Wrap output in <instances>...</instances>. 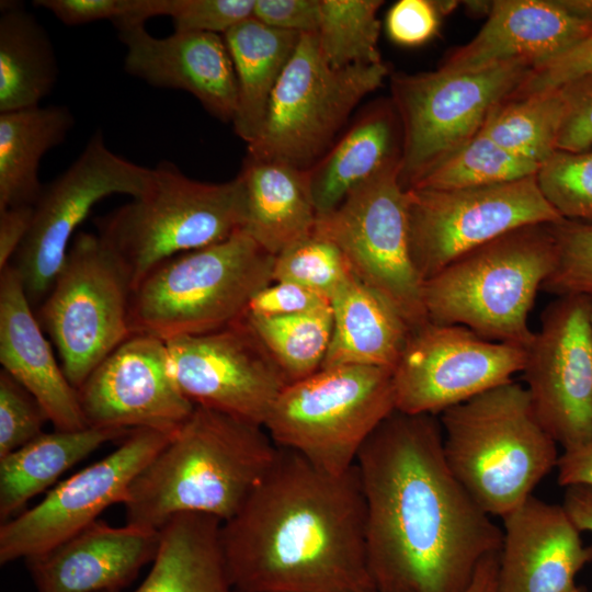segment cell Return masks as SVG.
<instances>
[{
  "mask_svg": "<svg viewBox=\"0 0 592 592\" xmlns=\"http://www.w3.org/2000/svg\"><path fill=\"white\" fill-rule=\"evenodd\" d=\"M355 467L378 592H464L480 561L500 551L502 528L453 475L435 414L395 410Z\"/></svg>",
  "mask_w": 592,
  "mask_h": 592,
  "instance_id": "1",
  "label": "cell"
},
{
  "mask_svg": "<svg viewBox=\"0 0 592 592\" xmlns=\"http://www.w3.org/2000/svg\"><path fill=\"white\" fill-rule=\"evenodd\" d=\"M227 573L238 592H365V503L355 465L327 473L277 446L240 510L221 523Z\"/></svg>",
  "mask_w": 592,
  "mask_h": 592,
  "instance_id": "2",
  "label": "cell"
},
{
  "mask_svg": "<svg viewBox=\"0 0 592 592\" xmlns=\"http://www.w3.org/2000/svg\"><path fill=\"white\" fill-rule=\"evenodd\" d=\"M276 451L263 425L195 406L130 483L126 524L160 530L182 513L225 522L262 480Z\"/></svg>",
  "mask_w": 592,
  "mask_h": 592,
  "instance_id": "3",
  "label": "cell"
},
{
  "mask_svg": "<svg viewBox=\"0 0 592 592\" xmlns=\"http://www.w3.org/2000/svg\"><path fill=\"white\" fill-rule=\"evenodd\" d=\"M446 462L490 516L503 517L555 467L558 444L514 379L440 413Z\"/></svg>",
  "mask_w": 592,
  "mask_h": 592,
  "instance_id": "4",
  "label": "cell"
},
{
  "mask_svg": "<svg viewBox=\"0 0 592 592\" xmlns=\"http://www.w3.org/2000/svg\"><path fill=\"white\" fill-rule=\"evenodd\" d=\"M557 263L551 224L513 229L460 255L424 282L428 319L527 348L528 315Z\"/></svg>",
  "mask_w": 592,
  "mask_h": 592,
  "instance_id": "5",
  "label": "cell"
},
{
  "mask_svg": "<svg viewBox=\"0 0 592 592\" xmlns=\"http://www.w3.org/2000/svg\"><path fill=\"white\" fill-rule=\"evenodd\" d=\"M274 260L240 229L162 262L132 291V333L167 342L242 319L254 295L273 282Z\"/></svg>",
  "mask_w": 592,
  "mask_h": 592,
  "instance_id": "6",
  "label": "cell"
},
{
  "mask_svg": "<svg viewBox=\"0 0 592 592\" xmlns=\"http://www.w3.org/2000/svg\"><path fill=\"white\" fill-rule=\"evenodd\" d=\"M243 220L238 177L224 183L201 182L163 160L153 168L145 194L94 223L133 291L162 262L227 239L242 229Z\"/></svg>",
  "mask_w": 592,
  "mask_h": 592,
  "instance_id": "7",
  "label": "cell"
},
{
  "mask_svg": "<svg viewBox=\"0 0 592 592\" xmlns=\"http://www.w3.org/2000/svg\"><path fill=\"white\" fill-rule=\"evenodd\" d=\"M395 410L391 369L330 366L287 384L263 426L277 446L340 475L355 465L366 440Z\"/></svg>",
  "mask_w": 592,
  "mask_h": 592,
  "instance_id": "8",
  "label": "cell"
},
{
  "mask_svg": "<svg viewBox=\"0 0 592 592\" xmlns=\"http://www.w3.org/2000/svg\"><path fill=\"white\" fill-rule=\"evenodd\" d=\"M387 75L383 61L334 68L321 53L317 34H301L247 156L309 170L334 144L358 103L382 87Z\"/></svg>",
  "mask_w": 592,
  "mask_h": 592,
  "instance_id": "9",
  "label": "cell"
},
{
  "mask_svg": "<svg viewBox=\"0 0 592 592\" xmlns=\"http://www.w3.org/2000/svg\"><path fill=\"white\" fill-rule=\"evenodd\" d=\"M513 60L479 71L394 73L391 103L401 127L399 180L413 186L476 136L490 110L511 98L533 70Z\"/></svg>",
  "mask_w": 592,
  "mask_h": 592,
  "instance_id": "10",
  "label": "cell"
},
{
  "mask_svg": "<svg viewBox=\"0 0 592 592\" xmlns=\"http://www.w3.org/2000/svg\"><path fill=\"white\" fill-rule=\"evenodd\" d=\"M130 295L128 276L99 235L78 232L37 315L77 389L133 334Z\"/></svg>",
  "mask_w": 592,
  "mask_h": 592,
  "instance_id": "11",
  "label": "cell"
},
{
  "mask_svg": "<svg viewBox=\"0 0 592 592\" xmlns=\"http://www.w3.org/2000/svg\"><path fill=\"white\" fill-rule=\"evenodd\" d=\"M399 169L400 162L390 164L318 216L314 234L332 241L353 275L387 300L412 331L429 319L424 282L410 254L408 193Z\"/></svg>",
  "mask_w": 592,
  "mask_h": 592,
  "instance_id": "12",
  "label": "cell"
},
{
  "mask_svg": "<svg viewBox=\"0 0 592 592\" xmlns=\"http://www.w3.org/2000/svg\"><path fill=\"white\" fill-rule=\"evenodd\" d=\"M535 175L485 186L408 189L409 248L423 282L505 232L563 219L543 196Z\"/></svg>",
  "mask_w": 592,
  "mask_h": 592,
  "instance_id": "13",
  "label": "cell"
},
{
  "mask_svg": "<svg viewBox=\"0 0 592 592\" xmlns=\"http://www.w3.org/2000/svg\"><path fill=\"white\" fill-rule=\"evenodd\" d=\"M153 169L113 152L96 129L79 157L47 185L34 204L31 229L11 265L32 306L42 304L59 273L77 227L94 205L113 194H145Z\"/></svg>",
  "mask_w": 592,
  "mask_h": 592,
  "instance_id": "14",
  "label": "cell"
},
{
  "mask_svg": "<svg viewBox=\"0 0 592 592\" xmlns=\"http://www.w3.org/2000/svg\"><path fill=\"white\" fill-rule=\"evenodd\" d=\"M525 358L523 346L429 321L410 332L392 371L396 410L436 415L513 380Z\"/></svg>",
  "mask_w": 592,
  "mask_h": 592,
  "instance_id": "15",
  "label": "cell"
},
{
  "mask_svg": "<svg viewBox=\"0 0 592 592\" xmlns=\"http://www.w3.org/2000/svg\"><path fill=\"white\" fill-rule=\"evenodd\" d=\"M592 297L558 296L545 308L522 371L533 410L563 451L592 439Z\"/></svg>",
  "mask_w": 592,
  "mask_h": 592,
  "instance_id": "16",
  "label": "cell"
},
{
  "mask_svg": "<svg viewBox=\"0 0 592 592\" xmlns=\"http://www.w3.org/2000/svg\"><path fill=\"white\" fill-rule=\"evenodd\" d=\"M177 432V431H175ZM175 432L134 429L112 453L55 486L35 506L0 526V563L41 556L123 503L140 470Z\"/></svg>",
  "mask_w": 592,
  "mask_h": 592,
  "instance_id": "17",
  "label": "cell"
},
{
  "mask_svg": "<svg viewBox=\"0 0 592 592\" xmlns=\"http://www.w3.org/2000/svg\"><path fill=\"white\" fill-rule=\"evenodd\" d=\"M166 343L173 377L194 406L264 425L289 384L244 317L223 329Z\"/></svg>",
  "mask_w": 592,
  "mask_h": 592,
  "instance_id": "18",
  "label": "cell"
},
{
  "mask_svg": "<svg viewBox=\"0 0 592 592\" xmlns=\"http://www.w3.org/2000/svg\"><path fill=\"white\" fill-rule=\"evenodd\" d=\"M89 426L175 432L195 406L171 372L167 343L132 334L78 388Z\"/></svg>",
  "mask_w": 592,
  "mask_h": 592,
  "instance_id": "19",
  "label": "cell"
},
{
  "mask_svg": "<svg viewBox=\"0 0 592 592\" xmlns=\"http://www.w3.org/2000/svg\"><path fill=\"white\" fill-rule=\"evenodd\" d=\"M126 47L125 71L157 88L179 89L194 95L221 122H232L238 86L223 35L174 32L167 37L148 33L145 23L116 25Z\"/></svg>",
  "mask_w": 592,
  "mask_h": 592,
  "instance_id": "20",
  "label": "cell"
},
{
  "mask_svg": "<svg viewBox=\"0 0 592 592\" xmlns=\"http://www.w3.org/2000/svg\"><path fill=\"white\" fill-rule=\"evenodd\" d=\"M498 592H580L578 572L592 560L565 508L533 494L502 517Z\"/></svg>",
  "mask_w": 592,
  "mask_h": 592,
  "instance_id": "21",
  "label": "cell"
},
{
  "mask_svg": "<svg viewBox=\"0 0 592 592\" xmlns=\"http://www.w3.org/2000/svg\"><path fill=\"white\" fill-rule=\"evenodd\" d=\"M592 31V22L563 0H497L478 34L449 54L437 69L479 71L513 60L534 67L562 54Z\"/></svg>",
  "mask_w": 592,
  "mask_h": 592,
  "instance_id": "22",
  "label": "cell"
},
{
  "mask_svg": "<svg viewBox=\"0 0 592 592\" xmlns=\"http://www.w3.org/2000/svg\"><path fill=\"white\" fill-rule=\"evenodd\" d=\"M159 542V530L98 520L26 561L37 592H114L153 561Z\"/></svg>",
  "mask_w": 592,
  "mask_h": 592,
  "instance_id": "23",
  "label": "cell"
},
{
  "mask_svg": "<svg viewBox=\"0 0 592 592\" xmlns=\"http://www.w3.org/2000/svg\"><path fill=\"white\" fill-rule=\"evenodd\" d=\"M0 362L42 406L58 431L89 428L78 389L58 365L13 265L0 274Z\"/></svg>",
  "mask_w": 592,
  "mask_h": 592,
  "instance_id": "24",
  "label": "cell"
},
{
  "mask_svg": "<svg viewBox=\"0 0 592 592\" xmlns=\"http://www.w3.org/2000/svg\"><path fill=\"white\" fill-rule=\"evenodd\" d=\"M401 127L390 102L363 109L308 170L317 215L333 210L357 186L401 158Z\"/></svg>",
  "mask_w": 592,
  "mask_h": 592,
  "instance_id": "25",
  "label": "cell"
},
{
  "mask_svg": "<svg viewBox=\"0 0 592 592\" xmlns=\"http://www.w3.org/2000/svg\"><path fill=\"white\" fill-rule=\"evenodd\" d=\"M237 177L244 200L242 229L266 252L276 257L314 234L318 215L308 170L247 156Z\"/></svg>",
  "mask_w": 592,
  "mask_h": 592,
  "instance_id": "26",
  "label": "cell"
},
{
  "mask_svg": "<svg viewBox=\"0 0 592 592\" xmlns=\"http://www.w3.org/2000/svg\"><path fill=\"white\" fill-rule=\"evenodd\" d=\"M330 303L332 334L321 367L366 365L394 371L411 332L395 308L354 275Z\"/></svg>",
  "mask_w": 592,
  "mask_h": 592,
  "instance_id": "27",
  "label": "cell"
},
{
  "mask_svg": "<svg viewBox=\"0 0 592 592\" xmlns=\"http://www.w3.org/2000/svg\"><path fill=\"white\" fill-rule=\"evenodd\" d=\"M221 523L198 513L172 516L159 530L153 565L134 592H238L224 561Z\"/></svg>",
  "mask_w": 592,
  "mask_h": 592,
  "instance_id": "28",
  "label": "cell"
},
{
  "mask_svg": "<svg viewBox=\"0 0 592 592\" xmlns=\"http://www.w3.org/2000/svg\"><path fill=\"white\" fill-rule=\"evenodd\" d=\"M223 36L238 86L237 109L231 123L237 136L249 145L263 125L273 91L301 34L270 27L251 18Z\"/></svg>",
  "mask_w": 592,
  "mask_h": 592,
  "instance_id": "29",
  "label": "cell"
},
{
  "mask_svg": "<svg viewBox=\"0 0 592 592\" xmlns=\"http://www.w3.org/2000/svg\"><path fill=\"white\" fill-rule=\"evenodd\" d=\"M133 430L89 426L42 433L0 458V519L18 513L30 499L106 442L125 439Z\"/></svg>",
  "mask_w": 592,
  "mask_h": 592,
  "instance_id": "30",
  "label": "cell"
},
{
  "mask_svg": "<svg viewBox=\"0 0 592 592\" xmlns=\"http://www.w3.org/2000/svg\"><path fill=\"white\" fill-rule=\"evenodd\" d=\"M73 126L75 116L65 105L0 113V212L34 206L44 187L41 160L66 140Z\"/></svg>",
  "mask_w": 592,
  "mask_h": 592,
  "instance_id": "31",
  "label": "cell"
},
{
  "mask_svg": "<svg viewBox=\"0 0 592 592\" xmlns=\"http://www.w3.org/2000/svg\"><path fill=\"white\" fill-rule=\"evenodd\" d=\"M57 77V57L44 26L21 4L2 3L0 113L39 106Z\"/></svg>",
  "mask_w": 592,
  "mask_h": 592,
  "instance_id": "32",
  "label": "cell"
},
{
  "mask_svg": "<svg viewBox=\"0 0 592 592\" xmlns=\"http://www.w3.org/2000/svg\"><path fill=\"white\" fill-rule=\"evenodd\" d=\"M563 113L559 88L511 96L490 110L479 132L513 155L540 164L557 150Z\"/></svg>",
  "mask_w": 592,
  "mask_h": 592,
  "instance_id": "33",
  "label": "cell"
},
{
  "mask_svg": "<svg viewBox=\"0 0 592 592\" xmlns=\"http://www.w3.org/2000/svg\"><path fill=\"white\" fill-rule=\"evenodd\" d=\"M244 319L288 383L321 368L332 334L331 306L285 317L246 315Z\"/></svg>",
  "mask_w": 592,
  "mask_h": 592,
  "instance_id": "34",
  "label": "cell"
},
{
  "mask_svg": "<svg viewBox=\"0 0 592 592\" xmlns=\"http://www.w3.org/2000/svg\"><path fill=\"white\" fill-rule=\"evenodd\" d=\"M380 0H319L317 38L334 68L382 62L378 50Z\"/></svg>",
  "mask_w": 592,
  "mask_h": 592,
  "instance_id": "35",
  "label": "cell"
},
{
  "mask_svg": "<svg viewBox=\"0 0 592 592\" xmlns=\"http://www.w3.org/2000/svg\"><path fill=\"white\" fill-rule=\"evenodd\" d=\"M538 168V163L513 155L479 132L410 189L493 185L535 175Z\"/></svg>",
  "mask_w": 592,
  "mask_h": 592,
  "instance_id": "36",
  "label": "cell"
},
{
  "mask_svg": "<svg viewBox=\"0 0 592 592\" xmlns=\"http://www.w3.org/2000/svg\"><path fill=\"white\" fill-rule=\"evenodd\" d=\"M535 177L543 196L563 219L592 224V148L557 149Z\"/></svg>",
  "mask_w": 592,
  "mask_h": 592,
  "instance_id": "37",
  "label": "cell"
},
{
  "mask_svg": "<svg viewBox=\"0 0 592 592\" xmlns=\"http://www.w3.org/2000/svg\"><path fill=\"white\" fill-rule=\"evenodd\" d=\"M352 276L341 250L316 234L276 255L273 265V282L296 283L330 300Z\"/></svg>",
  "mask_w": 592,
  "mask_h": 592,
  "instance_id": "38",
  "label": "cell"
},
{
  "mask_svg": "<svg viewBox=\"0 0 592 592\" xmlns=\"http://www.w3.org/2000/svg\"><path fill=\"white\" fill-rule=\"evenodd\" d=\"M551 229L557 263L542 288L558 296L592 297V224L561 219Z\"/></svg>",
  "mask_w": 592,
  "mask_h": 592,
  "instance_id": "39",
  "label": "cell"
},
{
  "mask_svg": "<svg viewBox=\"0 0 592 592\" xmlns=\"http://www.w3.org/2000/svg\"><path fill=\"white\" fill-rule=\"evenodd\" d=\"M254 0H156L157 16H169L174 32L224 35L253 18Z\"/></svg>",
  "mask_w": 592,
  "mask_h": 592,
  "instance_id": "40",
  "label": "cell"
},
{
  "mask_svg": "<svg viewBox=\"0 0 592 592\" xmlns=\"http://www.w3.org/2000/svg\"><path fill=\"white\" fill-rule=\"evenodd\" d=\"M48 418L38 401L10 374L0 372V458L43 433Z\"/></svg>",
  "mask_w": 592,
  "mask_h": 592,
  "instance_id": "41",
  "label": "cell"
},
{
  "mask_svg": "<svg viewBox=\"0 0 592 592\" xmlns=\"http://www.w3.org/2000/svg\"><path fill=\"white\" fill-rule=\"evenodd\" d=\"M68 26L111 20L114 25L146 23L155 16L153 0H36Z\"/></svg>",
  "mask_w": 592,
  "mask_h": 592,
  "instance_id": "42",
  "label": "cell"
},
{
  "mask_svg": "<svg viewBox=\"0 0 592 592\" xmlns=\"http://www.w3.org/2000/svg\"><path fill=\"white\" fill-rule=\"evenodd\" d=\"M565 113L557 149L583 151L592 148V71L559 87Z\"/></svg>",
  "mask_w": 592,
  "mask_h": 592,
  "instance_id": "43",
  "label": "cell"
},
{
  "mask_svg": "<svg viewBox=\"0 0 592 592\" xmlns=\"http://www.w3.org/2000/svg\"><path fill=\"white\" fill-rule=\"evenodd\" d=\"M591 71L592 31L562 54L533 67L531 75L514 93V96L558 89L565 83Z\"/></svg>",
  "mask_w": 592,
  "mask_h": 592,
  "instance_id": "44",
  "label": "cell"
},
{
  "mask_svg": "<svg viewBox=\"0 0 592 592\" xmlns=\"http://www.w3.org/2000/svg\"><path fill=\"white\" fill-rule=\"evenodd\" d=\"M441 15L439 1L400 0L387 13L386 31L396 44L419 46L437 33Z\"/></svg>",
  "mask_w": 592,
  "mask_h": 592,
  "instance_id": "45",
  "label": "cell"
},
{
  "mask_svg": "<svg viewBox=\"0 0 592 592\" xmlns=\"http://www.w3.org/2000/svg\"><path fill=\"white\" fill-rule=\"evenodd\" d=\"M330 299L296 283L274 281L251 299L246 315L285 317L325 309Z\"/></svg>",
  "mask_w": 592,
  "mask_h": 592,
  "instance_id": "46",
  "label": "cell"
},
{
  "mask_svg": "<svg viewBox=\"0 0 592 592\" xmlns=\"http://www.w3.org/2000/svg\"><path fill=\"white\" fill-rule=\"evenodd\" d=\"M253 18L283 31L316 33L319 0H254Z\"/></svg>",
  "mask_w": 592,
  "mask_h": 592,
  "instance_id": "47",
  "label": "cell"
},
{
  "mask_svg": "<svg viewBox=\"0 0 592 592\" xmlns=\"http://www.w3.org/2000/svg\"><path fill=\"white\" fill-rule=\"evenodd\" d=\"M33 216V205L11 206L0 212V271L11 263L25 240Z\"/></svg>",
  "mask_w": 592,
  "mask_h": 592,
  "instance_id": "48",
  "label": "cell"
},
{
  "mask_svg": "<svg viewBox=\"0 0 592 592\" xmlns=\"http://www.w3.org/2000/svg\"><path fill=\"white\" fill-rule=\"evenodd\" d=\"M557 470L560 486L592 487V439L576 448L563 451Z\"/></svg>",
  "mask_w": 592,
  "mask_h": 592,
  "instance_id": "49",
  "label": "cell"
},
{
  "mask_svg": "<svg viewBox=\"0 0 592 592\" xmlns=\"http://www.w3.org/2000/svg\"><path fill=\"white\" fill-rule=\"evenodd\" d=\"M562 506L581 533H592V487H566Z\"/></svg>",
  "mask_w": 592,
  "mask_h": 592,
  "instance_id": "50",
  "label": "cell"
},
{
  "mask_svg": "<svg viewBox=\"0 0 592 592\" xmlns=\"http://www.w3.org/2000/svg\"><path fill=\"white\" fill-rule=\"evenodd\" d=\"M499 553L483 558L464 592H498Z\"/></svg>",
  "mask_w": 592,
  "mask_h": 592,
  "instance_id": "51",
  "label": "cell"
},
{
  "mask_svg": "<svg viewBox=\"0 0 592 592\" xmlns=\"http://www.w3.org/2000/svg\"><path fill=\"white\" fill-rule=\"evenodd\" d=\"M365 592H378L376 589L374 590H368V591H365Z\"/></svg>",
  "mask_w": 592,
  "mask_h": 592,
  "instance_id": "52",
  "label": "cell"
},
{
  "mask_svg": "<svg viewBox=\"0 0 592 592\" xmlns=\"http://www.w3.org/2000/svg\"><path fill=\"white\" fill-rule=\"evenodd\" d=\"M591 320H592V306H591Z\"/></svg>",
  "mask_w": 592,
  "mask_h": 592,
  "instance_id": "53",
  "label": "cell"
}]
</instances>
